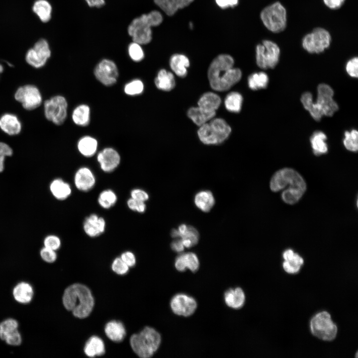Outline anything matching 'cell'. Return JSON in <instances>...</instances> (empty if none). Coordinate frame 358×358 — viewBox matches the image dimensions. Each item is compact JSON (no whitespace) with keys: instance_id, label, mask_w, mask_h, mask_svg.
Listing matches in <instances>:
<instances>
[{"instance_id":"48","label":"cell","mask_w":358,"mask_h":358,"mask_svg":"<svg viewBox=\"0 0 358 358\" xmlns=\"http://www.w3.org/2000/svg\"><path fill=\"white\" fill-rule=\"evenodd\" d=\"M129 267L122 261L120 257L115 258L111 265L112 270L116 273L123 275L127 273Z\"/></svg>"},{"instance_id":"30","label":"cell","mask_w":358,"mask_h":358,"mask_svg":"<svg viewBox=\"0 0 358 358\" xmlns=\"http://www.w3.org/2000/svg\"><path fill=\"white\" fill-rule=\"evenodd\" d=\"M84 350L85 354L90 358L103 355L105 351L103 341L96 336H91L88 339Z\"/></svg>"},{"instance_id":"34","label":"cell","mask_w":358,"mask_h":358,"mask_svg":"<svg viewBox=\"0 0 358 358\" xmlns=\"http://www.w3.org/2000/svg\"><path fill=\"white\" fill-rule=\"evenodd\" d=\"M221 102L220 96L212 92L203 94L198 101V106L203 109L216 111Z\"/></svg>"},{"instance_id":"52","label":"cell","mask_w":358,"mask_h":358,"mask_svg":"<svg viewBox=\"0 0 358 358\" xmlns=\"http://www.w3.org/2000/svg\"><path fill=\"white\" fill-rule=\"evenodd\" d=\"M40 256L43 260L49 263L54 262L57 259L55 251L44 247L40 251Z\"/></svg>"},{"instance_id":"4","label":"cell","mask_w":358,"mask_h":358,"mask_svg":"<svg viewBox=\"0 0 358 358\" xmlns=\"http://www.w3.org/2000/svg\"><path fill=\"white\" fill-rule=\"evenodd\" d=\"M161 13L152 10L133 19L128 26L127 31L132 41L141 45L149 43L152 39V27L159 25L163 21Z\"/></svg>"},{"instance_id":"53","label":"cell","mask_w":358,"mask_h":358,"mask_svg":"<svg viewBox=\"0 0 358 358\" xmlns=\"http://www.w3.org/2000/svg\"><path fill=\"white\" fill-rule=\"evenodd\" d=\"M4 341L9 345L17 346L21 344L22 338L20 334L17 330L8 335Z\"/></svg>"},{"instance_id":"36","label":"cell","mask_w":358,"mask_h":358,"mask_svg":"<svg viewBox=\"0 0 358 358\" xmlns=\"http://www.w3.org/2000/svg\"><path fill=\"white\" fill-rule=\"evenodd\" d=\"M97 148L96 140L90 136H84L81 138L78 143L79 151L82 155L87 157L94 155Z\"/></svg>"},{"instance_id":"39","label":"cell","mask_w":358,"mask_h":358,"mask_svg":"<svg viewBox=\"0 0 358 358\" xmlns=\"http://www.w3.org/2000/svg\"><path fill=\"white\" fill-rule=\"evenodd\" d=\"M301 101L304 107L310 113L316 120L319 121L323 114L316 103L313 102L312 95L309 92L304 93L301 97Z\"/></svg>"},{"instance_id":"28","label":"cell","mask_w":358,"mask_h":358,"mask_svg":"<svg viewBox=\"0 0 358 358\" xmlns=\"http://www.w3.org/2000/svg\"><path fill=\"white\" fill-rule=\"evenodd\" d=\"M189 61L184 55L175 54L170 59V66L172 71L179 77L183 78L187 73V68L189 66Z\"/></svg>"},{"instance_id":"24","label":"cell","mask_w":358,"mask_h":358,"mask_svg":"<svg viewBox=\"0 0 358 358\" xmlns=\"http://www.w3.org/2000/svg\"><path fill=\"white\" fill-rule=\"evenodd\" d=\"M283 258L285 261L283 263L284 270L288 273H295L299 271L301 266L303 264V259L292 250H286L283 253Z\"/></svg>"},{"instance_id":"46","label":"cell","mask_w":358,"mask_h":358,"mask_svg":"<svg viewBox=\"0 0 358 358\" xmlns=\"http://www.w3.org/2000/svg\"><path fill=\"white\" fill-rule=\"evenodd\" d=\"M144 90V84L140 80H134L124 87V92L128 95H135L141 94Z\"/></svg>"},{"instance_id":"56","label":"cell","mask_w":358,"mask_h":358,"mask_svg":"<svg viewBox=\"0 0 358 358\" xmlns=\"http://www.w3.org/2000/svg\"><path fill=\"white\" fill-rule=\"evenodd\" d=\"M217 5L221 8L234 7L238 5L239 0H215Z\"/></svg>"},{"instance_id":"26","label":"cell","mask_w":358,"mask_h":358,"mask_svg":"<svg viewBox=\"0 0 358 358\" xmlns=\"http://www.w3.org/2000/svg\"><path fill=\"white\" fill-rule=\"evenodd\" d=\"M194 0H154L155 3L166 14L172 16L178 9L183 8Z\"/></svg>"},{"instance_id":"35","label":"cell","mask_w":358,"mask_h":358,"mask_svg":"<svg viewBox=\"0 0 358 358\" xmlns=\"http://www.w3.org/2000/svg\"><path fill=\"white\" fill-rule=\"evenodd\" d=\"M32 10L43 22H47L51 18L52 7L47 0H36L33 3Z\"/></svg>"},{"instance_id":"23","label":"cell","mask_w":358,"mask_h":358,"mask_svg":"<svg viewBox=\"0 0 358 358\" xmlns=\"http://www.w3.org/2000/svg\"><path fill=\"white\" fill-rule=\"evenodd\" d=\"M224 297L227 306L234 309L242 308L245 302V293L242 289L238 287L227 290Z\"/></svg>"},{"instance_id":"32","label":"cell","mask_w":358,"mask_h":358,"mask_svg":"<svg viewBox=\"0 0 358 358\" xmlns=\"http://www.w3.org/2000/svg\"><path fill=\"white\" fill-rule=\"evenodd\" d=\"M50 189L53 195L59 200L67 198L72 192L69 184L61 179L53 180L50 184Z\"/></svg>"},{"instance_id":"51","label":"cell","mask_w":358,"mask_h":358,"mask_svg":"<svg viewBox=\"0 0 358 358\" xmlns=\"http://www.w3.org/2000/svg\"><path fill=\"white\" fill-rule=\"evenodd\" d=\"M346 69L348 74L351 77L357 78L358 76V59L354 57L350 59L346 64Z\"/></svg>"},{"instance_id":"12","label":"cell","mask_w":358,"mask_h":358,"mask_svg":"<svg viewBox=\"0 0 358 358\" xmlns=\"http://www.w3.org/2000/svg\"><path fill=\"white\" fill-rule=\"evenodd\" d=\"M329 32L323 28H316L302 39L303 48L310 53H320L328 48L331 43Z\"/></svg>"},{"instance_id":"21","label":"cell","mask_w":358,"mask_h":358,"mask_svg":"<svg viewBox=\"0 0 358 358\" xmlns=\"http://www.w3.org/2000/svg\"><path fill=\"white\" fill-rule=\"evenodd\" d=\"M175 267L177 270L180 272L188 269L192 272H195L199 268L198 258L192 252L181 253L175 259Z\"/></svg>"},{"instance_id":"49","label":"cell","mask_w":358,"mask_h":358,"mask_svg":"<svg viewBox=\"0 0 358 358\" xmlns=\"http://www.w3.org/2000/svg\"><path fill=\"white\" fill-rule=\"evenodd\" d=\"M61 240L60 238L55 235H49L47 236L44 241L45 247L56 251L61 246Z\"/></svg>"},{"instance_id":"19","label":"cell","mask_w":358,"mask_h":358,"mask_svg":"<svg viewBox=\"0 0 358 358\" xmlns=\"http://www.w3.org/2000/svg\"><path fill=\"white\" fill-rule=\"evenodd\" d=\"M22 124L17 115L6 112L0 116V130L9 136H15L21 133Z\"/></svg>"},{"instance_id":"8","label":"cell","mask_w":358,"mask_h":358,"mask_svg":"<svg viewBox=\"0 0 358 358\" xmlns=\"http://www.w3.org/2000/svg\"><path fill=\"white\" fill-rule=\"evenodd\" d=\"M45 118L56 125L64 123L67 116L68 102L65 97L54 95L43 102Z\"/></svg>"},{"instance_id":"15","label":"cell","mask_w":358,"mask_h":358,"mask_svg":"<svg viewBox=\"0 0 358 358\" xmlns=\"http://www.w3.org/2000/svg\"><path fill=\"white\" fill-rule=\"evenodd\" d=\"M316 104L323 115L331 116L338 110V105L333 99L334 91L328 85L320 84L317 89Z\"/></svg>"},{"instance_id":"9","label":"cell","mask_w":358,"mask_h":358,"mask_svg":"<svg viewBox=\"0 0 358 358\" xmlns=\"http://www.w3.org/2000/svg\"><path fill=\"white\" fill-rule=\"evenodd\" d=\"M14 99L27 111H32L43 103V96L40 89L32 84H25L16 89Z\"/></svg>"},{"instance_id":"37","label":"cell","mask_w":358,"mask_h":358,"mask_svg":"<svg viewBox=\"0 0 358 358\" xmlns=\"http://www.w3.org/2000/svg\"><path fill=\"white\" fill-rule=\"evenodd\" d=\"M72 119L77 125L82 126H87L90 120V108L86 104H81L76 107L72 113Z\"/></svg>"},{"instance_id":"22","label":"cell","mask_w":358,"mask_h":358,"mask_svg":"<svg viewBox=\"0 0 358 358\" xmlns=\"http://www.w3.org/2000/svg\"><path fill=\"white\" fill-rule=\"evenodd\" d=\"M105 226L106 222L103 217L95 214H91L85 219L83 229L88 236L95 237L104 232Z\"/></svg>"},{"instance_id":"54","label":"cell","mask_w":358,"mask_h":358,"mask_svg":"<svg viewBox=\"0 0 358 358\" xmlns=\"http://www.w3.org/2000/svg\"><path fill=\"white\" fill-rule=\"evenodd\" d=\"M130 195L131 198L143 202L146 201L149 198L148 193L140 188H135L132 190Z\"/></svg>"},{"instance_id":"57","label":"cell","mask_w":358,"mask_h":358,"mask_svg":"<svg viewBox=\"0 0 358 358\" xmlns=\"http://www.w3.org/2000/svg\"><path fill=\"white\" fill-rule=\"evenodd\" d=\"M171 247L173 251L178 253H182L185 247L180 238H177L171 243Z\"/></svg>"},{"instance_id":"13","label":"cell","mask_w":358,"mask_h":358,"mask_svg":"<svg viewBox=\"0 0 358 358\" xmlns=\"http://www.w3.org/2000/svg\"><path fill=\"white\" fill-rule=\"evenodd\" d=\"M51 55V51L47 41L41 39L25 54L26 63L32 68L40 69L47 63Z\"/></svg>"},{"instance_id":"59","label":"cell","mask_w":358,"mask_h":358,"mask_svg":"<svg viewBox=\"0 0 358 358\" xmlns=\"http://www.w3.org/2000/svg\"><path fill=\"white\" fill-rule=\"evenodd\" d=\"M88 5L91 7L100 8L105 4V0H85Z\"/></svg>"},{"instance_id":"42","label":"cell","mask_w":358,"mask_h":358,"mask_svg":"<svg viewBox=\"0 0 358 358\" xmlns=\"http://www.w3.org/2000/svg\"><path fill=\"white\" fill-rule=\"evenodd\" d=\"M117 199V196L113 190L106 189L100 192L97 200L101 207L109 209L116 203Z\"/></svg>"},{"instance_id":"55","label":"cell","mask_w":358,"mask_h":358,"mask_svg":"<svg viewBox=\"0 0 358 358\" xmlns=\"http://www.w3.org/2000/svg\"><path fill=\"white\" fill-rule=\"evenodd\" d=\"M120 258L129 267H132L135 265L136 257L132 252L130 251L124 252L121 254Z\"/></svg>"},{"instance_id":"27","label":"cell","mask_w":358,"mask_h":358,"mask_svg":"<svg viewBox=\"0 0 358 358\" xmlns=\"http://www.w3.org/2000/svg\"><path fill=\"white\" fill-rule=\"evenodd\" d=\"M104 332L106 336L114 342L122 341L126 335V330L123 324L116 320L107 322L104 327Z\"/></svg>"},{"instance_id":"58","label":"cell","mask_w":358,"mask_h":358,"mask_svg":"<svg viewBox=\"0 0 358 358\" xmlns=\"http://www.w3.org/2000/svg\"><path fill=\"white\" fill-rule=\"evenodd\" d=\"M325 4L333 9L340 8L346 0H323Z\"/></svg>"},{"instance_id":"29","label":"cell","mask_w":358,"mask_h":358,"mask_svg":"<svg viewBox=\"0 0 358 358\" xmlns=\"http://www.w3.org/2000/svg\"><path fill=\"white\" fill-rule=\"evenodd\" d=\"M12 294L16 301L26 304L32 300L34 292L32 286L29 283L21 282L14 287Z\"/></svg>"},{"instance_id":"14","label":"cell","mask_w":358,"mask_h":358,"mask_svg":"<svg viewBox=\"0 0 358 358\" xmlns=\"http://www.w3.org/2000/svg\"><path fill=\"white\" fill-rule=\"evenodd\" d=\"M94 74L98 81L106 86L114 84L118 77L116 64L112 60L104 59L96 66Z\"/></svg>"},{"instance_id":"25","label":"cell","mask_w":358,"mask_h":358,"mask_svg":"<svg viewBox=\"0 0 358 358\" xmlns=\"http://www.w3.org/2000/svg\"><path fill=\"white\" fill-rule=\"evenodd\" d=\"M187 114L194 123L200 126L213 118L216 111L208 110L199 106L192 107L188 110Z\"/></svg>"},{"instance_id":"44","label":"cell","mask_w":358,"mask_h":358,"mask_svg":"<svg viewBox=\"0 0 358 358\" xmlns=\"http://www.w3.org/2000/svg\"><path fill=\"white\" fill-rule=\"evenodd\" d=\"M343 143L347 150L352 152L357 151L358 149V133L357 130L353 129L350 132L346 131Z\"/></svg>"},{"instance_id":"38","label":"cell","mask_w":358,"mask_h":358,"mask_svg":"<svg viewBox=\"0 0 358 358\" xmlns=\"http://www.w3.org/2000/svg\"><path fill=\"white\" fill-rule=\"evenodd\" d=\"M326 135L322 131L314 132L310 138V142L314 153L320 155L326 153L328 151V146L326 143Z\"/></svg>"},{"instance_id":"31","label":"cell","mask_w":358,"mask_h":358,"mask_svg":"<svg viewBox=\"0 0 358 358\" xmlns=\"http://www.w3.org/2000/svg\"><path fill=\"white\" fill-rule=\"evenodd\" d=\"M156 87L164 91H170L174 88L176 83L174 75L165 69L160 70L155 79Z\"/></svg>"},{"instance_id":"5","label":"cell","mask_w":358,"mask_h":358,"mask_svg":"<svg viewBox=\"0 0 358 358\" xmlns=\"http://www.w3.org/2000/svg\"><path fill=\"white\" fill-rule=\"evenodd\" d=\"M161 342L159 333L150 327H145L140 332L132 335L130 344L134 352L142 358L151 357L159 349Z\"/></svg>"},{"instance_id":"7","label":"cell","mask_w":358,"mask_h":358,"mask_svg":"<svg viewBox=\"0 0 358 358\" xmlns=\"http://www.w3.org/2000/svg\"><path fill=\"white\" fill-rule=\"evenodd\" d=\"M261 18L266 27L272 32H280L286 26V9L278 1L263 9L261 13Z\"/></svg>"},{"instance_id":"43","label":"cell","mask_w":358,"mask_h":358,"mask_svg":"<svg viewBox=\"0 0 358 358\" xmlns=\"http://www.w3.org/2000/svg\"><path fill=\"white\" fill-rule=\"evenodd\" d=\"M18 322L12 318L5 319L0 323V338L4 341L6 337L17 330Z\"/></svg>"},{"instance_id":"47","label":"cell","mask_w":358,"mask_h":358,"mask_svg":"<svg viewBox=\"0 0 358 358\" xmlns=\"http://www.w3.org/2000/svg\"><path fill=\"white\" fill-rule=\"evenodd\" d=\"M12 154V148L6 143L0 141V173L4 170V163L6 157H10Z\"/></svg>"},{"instance_id":"41","label":"cell","mask_w":358,"mask_h":358,"mask_svg":"<svg viewBox=\"0 0 358 358\" xmlns=\"http://www.w3.org/2000/svg\"><path fill=\"white\" fill-rule=\"evenodd\" d=\"M268 82V76L264 72L253 73L249 77L248 79L249 87L252 90H257L266 88Z\"/></svg>"},{"instance_id":"2","label":"cell","mask_w":358,"mask_h":358,"mask_svg":"<svg viewBox=\"0 0 358 358\" xmlns=\"http://www.w3.org/2000/svg\"><path fill=\"white\" fill-rule=\"evenodd\" d=\"M270 188L273 192L282 190L281 198L289 204L297 202L306 189V182L302 176L290 168H283L277 171L270 181Z\"/></svg>"},{"instance_id":"45","label":"cell","mask_w":358,"mask_h":358,"mask_svg":"<svg viewBox=\"0 0 358 358\" xmlns=\"http://www.w3.org/2000/svg\"><path fill=\"white\" fill-rule=\"evenodd\" d=\"M128 52L130 58L135 62H140L144 58V52L141 45L135 42L129 44Z\"/></svg>"},{"instance_id":"18","label":"cell","mask_w":358,"mask_h":358,"mask_svg":"<svg viewBox=\"0 0 358 358\" xmlns=\"http://www.w3.org/2000/svg\"><path fill=\"white\" fill-rule=\"evenodd\" d=\"M97 160L101 169L104 172L113 171L119 165L120 156L119 153L112 148H105L97 156Z\"/></svg>"},{"instance_id":"11","label":"cell","mask_w":358,"mask_h":358,"mask_svg":"<svg viewBox=\"0 0 358 358\" xmlns=\"http://www.w3.org/2000/svg\"><path fill=\"white\" fill-rule=\"evenodd\" d=\"M256 53V62L259 67L273 68L278 62L280 49L275 43L265 40L257 46Z\"/></svg>"},{"instance_id":"10","label":"cell","mask_w":358,"mask_h":358,"mask_svg":"<svg viewBox=\"0 0 358 358\" xmlns=\"http://www.w3.org/2000/svg\"><path fill=\"white\" fill-rule=\"evenodd\" d=\"M310 329L314 336L324 341L334 339L338 331L330 314L326 311L320 312L312 318Z\"/></svg>"},{"instance_id":"17","label":"cell","mask_w":358,"mask_h":358,"mask_svg":"<svg viewBox=\"0 0 358 358\" xmlns=\"http://www.w3.org/2000/svg\"><path fill=\"white\" fill-rule=\"evenodd\" d=\"M173 238L181 239L185 248H190L197 244L199 240V233L193 227L184 224L180 225L178 229H173L171 232Z\"/></svg>"},{"instance_id":"3","label":"cell","mask_w":358,"mask_h":358,"mask_svg":"<svg viewBox=\"0 0 358 358\" xmlns=\"http://www.w3.org/2000/svg\"><path fill=\"white\" fill-rule=\"evenodd\" d=\"M64 307L73 315L83 319L88 317L94 304V298L90 289L81 283H74L67 287L62 297Z\"/></svg>"},{"instance_id":"20","label":"cell","mask_w":358,"mask_h":358,"mask_svg":"<svg viewBox=\"0 0 358 358\" xmlns=\"http://www.w3.org/2000/svg\"><path fill=\"white\" fill-rule=\"evenodd\" d=\"M74 183L79 190L88 191L94 186L95 178L90 169L87 167H82L76 172L74 176Z\"/></svg>"},{"instance_id":"50","label":"cell","mask_w":358,"mask_h":358,"mask_svg":"<svg viewBox=\"0 0 358 358\" xmlns=\"http://www.w3.org/2000/svg\"><path fill=\"white\" fill-rule=\"evenodd\" d=\"M127 204L130 210L139 213L144 212L146 209V205L145 202L139 201L131 197L127 200Z\"/></svg>"},{"instance_id":"33","label":"cell","mask_w":358,"mask_h":358,"mask_svg":"<svg viewBox=\"0 0 358 358\" xmlns=\"http://www.w3.org/2000/svg\"><path fill=\"white\" fill-rule=\"evenodd\" d=\"M194 200L196 206L205 212L209 211L215 204L214 196L209 190L199 191L195 195Z\"/></svg>"},{"instance_id":"40","label":"cell","mask_w":358,"mask_h":358,"mask_svg":"<svg viewBox=\"0 0 358 358\" xmlns=\"http://www.w3.org/2000/svg\"><path fill=\"white\" fill-rule=\"evenodd\" d=\"M243 103L242 95L236 91L228 93L224 100V105L226 109L231 112H239L240 111Z\"/></svg>"},{"instance_id":"1","label":"cell","mask_w":358,"mask_h":358,"mask_svg":"<svg viewBox=\"0 0 358 358\" xmlns=\"http://www.w3.org/2000/svg\"><path fill=\"white\" fill-rule=\"evenodd\" d=\"M234 64V59L228 54L219 55L211 62L207 75L213 90H227L240 80L242 72L238 68H233Z\"/></svg>"},{"instance_id":"6","label":"cell","mask_w":358,"mask_h":358,"mask_svg":"<svg viewBox=\"0 0 358 358\" xmlns=\"http://www.w3.org/2000/svg\"><path fill=\"white\" fill-rule=\"evenodd\" d=\"M199 127L197 131L198 138L202 143L206 145L222 143L231 132L229 125L220 118H212Z\"/></svg>"},{"instance_id":"16","label":"cell","mask_w":358,"mask_h":358,"mask_svg":"<svg viewBox=\"0 0 358 358\" xmlns=\"http://www.w3.org/2000/svg\"><path fill=\"white\" fill-rule=\"evenodd\" d=\"M173 312L178 316L189 317L195 311L197 304L192 297L184 293L175 295L170 301Z\"/></svg>"}]
</instances>
